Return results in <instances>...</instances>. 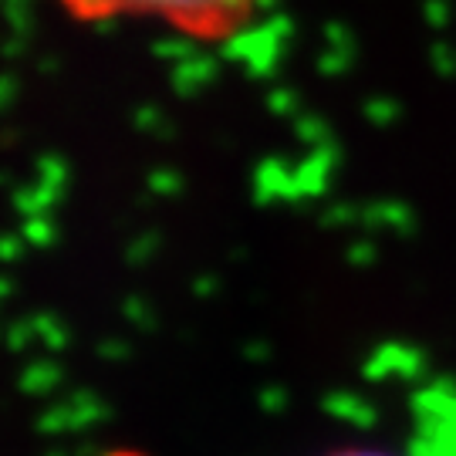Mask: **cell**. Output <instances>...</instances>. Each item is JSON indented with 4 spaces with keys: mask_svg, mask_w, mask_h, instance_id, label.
Returning a JSON list of instances; mask_svg holds the SVG:
<instances>
[{
    "mask_svg": "<svg viewBox=\"0 0 456 456\" xmlns=\"http://www.w3.org/2000/svg\"><path fill=\"white\" fill-rule=\"evenodd\" d=\"M112 456H139V453H112Z\"/></svg>",
    "mask_w": 456,
    "mask_h": 456,
    "instance_id": "cell-3",
    "label": "cell"
},
{
    "mask_svg": "<svg viewBox=\"0 0 456 456\" xmlns=\"http://www.w3.org/2000/svg\"><path fill=\"white\" fill-rule=\"evenodd\" d=\"M325 456H392L386 450H375V446H342V450H331Z\"/></svg>",
    "mask_w": 456,
    "mask_h": 456,
    "instance_id": "cell-2",
    "label": "cell"
},
{
    "mask_svg": "<svg viewBox=\"0 0 456 456\" xmlns=\"http://www.w3.org/2000/svg\"><path fill=\"white\" fill-rule=\"evenodd\" d=\"M78 24H159L203 45H224L244 34L267 0H51Z\"/></svg>",
    "mask_w": 456,
    "mask_h": 456,
    "instance_id": "cell-1",
    "label": "cell"
}]
</instances>
